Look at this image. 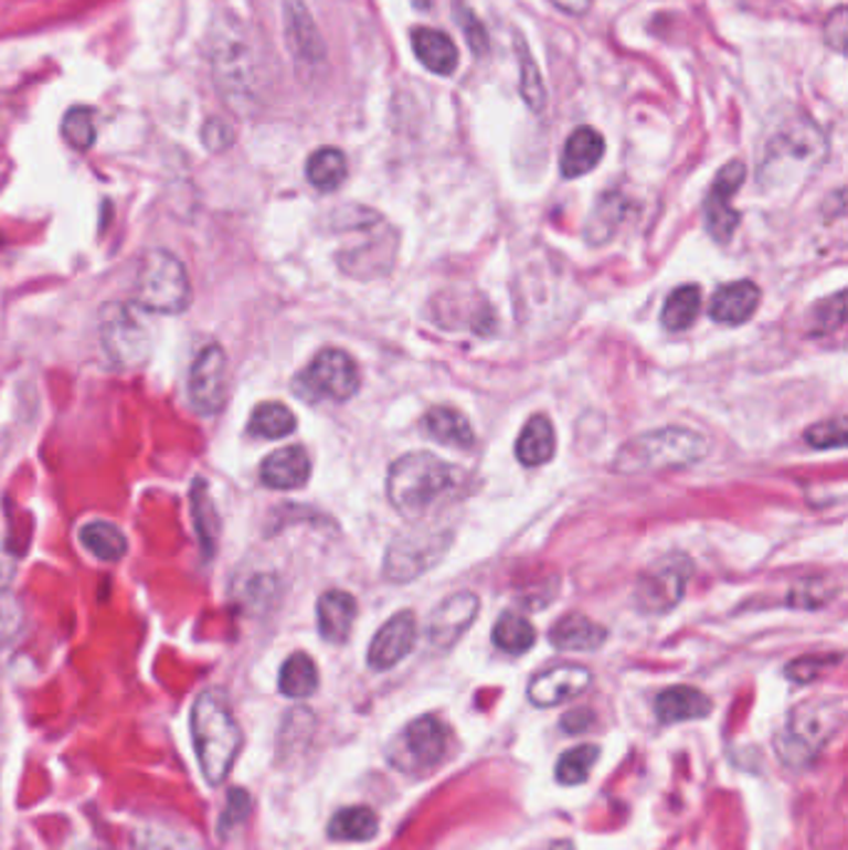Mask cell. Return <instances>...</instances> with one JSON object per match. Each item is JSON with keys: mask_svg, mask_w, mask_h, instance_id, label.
Instances as JSON below:
<instances>
[{"mask_svg": "<svg viewBox=\"0 0 848 850\" xmlns=\"http://www.w3.org/2000/svg\"><path fill=\"white\" fill-rule=\"evenodd\" d=\"M846 704L841 697L806 699L788 711L786 726L776 741L778 758L792 768H806L844 726Z\"/></svg>", "mask_w": 848, "mask_h": 850, "instance_id": "5b68a950", "label": "cell"}, {"mask_svg": "<svg viewBox=\"0 0 848 850\" xmlns=\"http://www.w3.org/2000/svg\"><path fill=\"white\" fill-rule=\"evenodd\" d=\"M834 661H841V655H836V657H802L786 667V677L798 681V684H806V681H814L818 674H824L828 667H834Z\"/></svg>", "mask_w": 848, "mask_h": 850, "instance_id": "f6af8a7d", "label": "cell"}, {"mask_svg": "<svg viewBox=\"0 0 848 850\" xmlns=\"http://www.w3.org/2000/svg\"><path fill=\"white\" fill-rule=\"evenodd\" d=\"M379 833V816L369 806H351L341 808L337 816L329 820V838L333 840H353L363 843Z\"/></svg>", "mask_w": 848, "mask_h": 850, "instance_id": "f546056e", "label": "cell"}, {"mask_svg": "<svg viewBox=\"0 0 848 850\" xmlns=\"http://www.w3.org/2000/svg\"><path fill=\"white\" fill-rule=\"evenodd\" d=\"M593 721H595L593 711H587V709H575V711H570V714L562 716L560 729H562V731H568V734L577 736V734H585V731H587L590 726H593Z\"/></svg>", "mask_w": 848, "mask_h": 850, "instance_id": "f907efd6", "label": "cell"}, {"mask_svg": "<svg viewBox=\"0 0 848 850\" xmlns=\"http://www.w3.org/2000/svg\"><path fill=\"white\" fill-rule=\"evenodd\" d=\"M61 132L65 137V142L71 145L73 150H81V152L91 150L97 140L95 113L91 110V107H83V105L71 107V110H67L63 117Z\"/></svg>", "mask_w": 848, "mask_h": 850, "instance_id": "f35d334b", "label": "cell"}, {"mask_svg": "<svg viewBox=\"0 0 848 850\" xmlns=\"http://www.w3.org/2000/svg\"><path fill=\"white\" fill-rule=\"evenodd\" d=\"M132 850H202L192 836L167 826H142L132 836Z\"/></svg>", "mask_w": 848, "mask_h": 850, "instance_id": "74e56055", "label": "cell"}, {"mask_svg": "<svg viewBox=\"0 0 848 850\" xmlns=\"http://www.w3.org/2000/svg\"><path fill=\"white\" fill-rule=\"evenodd\" d=\"M202 142L210 152H224L234 145V130L226 120H220V117H210L202 125Z\"/></svg>", "mask_w": 848, "mask_h": 850, "instance_id": "bcb514c9", "label": "cell"}, {"mask_svg": "<svg viewBox=\"0 0 848 850\" xmlns=\"http://www.w3.org/2000/svg\"><path fill=\"white\" fill-rule=\"evenodd\" d=\"M187 395L197 413L214 415L224 408L226 401V353L222 346H204L187 379Z\"/></svg>", "mask_w": 848, "mask_h": 850, "instance_id": "4fadbf2b", "label": "cell"}, {"mask_svg": "<svg viewBox=\"0 0 848 850\" xmlns=\"http://www.w3.org/2000/svg\"><path fill=\"white\" fill-rule=\"evenodd\" d=\"M319 689V671L314 659L304 651L292 655L279 671V691L289 699H307Z\"/></svg>", "mask_w": 848, "mask_h": 850, "instance_id": "f1b7e54d", "label": "cell"}, {"mask_svg": "<svg viewBox=\"0 0 848 850\" xmlns=\"http://www.w3.org/2000/svg\"><path fill=\"white\" fill-rule=\"evenodd\" d=\"M844 291H836L831 299L822 301L814 311V333L836 331L844 326L846 319V306H844Z\"/></svg>", "mask_w": 848, "mask_h": 850, "instance_id": "ee69618b", "label": "cell"}, {"mask_svg": "<svg viewBox=\"0 0 848 850\" xmlns=\"http://www.w3.org/2000/svg\"><path fill=\"white\" fill-rule=\"evenodd\" d=\"M709 453V440L689 428H659L643 433V436L625 443L615 456V472H657V470H682L704 460Z\"/></svg>", "mask_w": 848, "mask_h": 850, "instance_id": "8992f818", "label": "cell"}, {"mask_svg": "<svg viewBox=\"0 0 848 850\" xmlns=\"http://www.w3.org/2000/svg\"><path fill=\"white\" fill-rule=\"evenodd\" d=\"M413 53L426 71L441 77H451L458 71V47L453 38L436 28H413L411 31Z\"/></svg>", "mask_w": 848, "mask_h": 850, "instance_id": "44dd1931", "label": "cell"}, {"mask_svg": "<svg viewBox=\"0 0 848 850\" xmlns=\"http://www.w3.org/2000/svg\"><path fill=\"white\" fill-rule=\"evenodd\" d=\"M627 214V200L617 192H607L603 194V200L595 204L593 216L587 220V230H585V240L590 244H605L610 236L615 234V230L623 224Z\"/></svg>", "mask_w": 848, "mask_h": 850, "instance_id": "1f68e13d", "label": "cell"}, {"mask_svg": "<svg viewBox=\"0 0 848 850\" xmlns=\"http://www.w3.org/2000/svg\"><path fill=\"white\" fill-rule=\"evenodd\" d=\"M657 719L662 724H679L689 719H704L712 711V701L695 687H669L655 701Z\"/></svg>", "mask_w": 848, "mask_h": 850, "instance_id": "d4e9b609", "label": "cell"}, {"mask_svg": "<svg viewBox=\"0 0 848 850\" xmlns=\"http://www.w3.org/2000/svg\"><path fill=\"white\" fill-rule=\"evenodd\" d=\"M361 373L347 351L324 349L309 369L297 375L294 391L307 401H337L343 403L359 393Z\"/></svg>", "mask_w": 848, "mask_h": 850, "instance_id": "30bf717a", "label": "cell"}, {"mask_svg": "<svg viewBox=\"0 0 848 850\" xmlns=\"http://www.w3.org/2000/svg\"><path fill=\"white\" fill-rule=\"evenodd\" d=\"M759 299H762V291H759V286L754 281L727 284L712 296L709 316L719 323L739 326L752 319L759 306Z\"/></svg>", "mask_w": 848, "mask_h": 850, "instance_id": "7402d4cb", "label": "cell"}, {"mask_svg": "<svg viewBox=\"0 0 848 850\" xmlns=\"http://www.w3.org/2000/svg\"><path fill=\"white\" fill-rule=\"evenodd\" d=\"M135 304L145 311L165 316L190 309L192 281L187 266L167 249L147 252L137 269Z\"/></svg>", "mask_w": 848, "mask_h": 850, "instance_id": "52a82bcc", "label": "cell"}, {"mask_svg": "<svg viewBox=\"0 0 848 850\" xmlns=\"http://www.w3.org/2000/svg\"><path fill=\"white\" fill-rule=\"evenodd\" d=\"M418 625L413 612H399L393 615L386 625H383L377 637H373L369 647V667L377 671H386L396 667L401 659L411 655L413 645H416Z\"/></svg>", "mask_w": 848, "mask_h": 850, "instance_id": "ac0fdd59", "label": "cell"}, {"mask_svg": "<svg viewBox=\"0 0 848 850\" xmlns=\"http://www.w3.org/2000/svg\"><path fill=\"white\" fill-rule=\"evenodd\" d=\"M284 41L299 67H319L327 63V43L304 0H284Z\"/></svg>", "mask_w": 848, "mask_h": 850, "instance_id": "9a60e30c", "label": "cell"}, {"mask_svg": "<svg viewBox=\"0 0 848 850\" xmlns=\"http://www.w3.org/2000/svg\"><path fill=\"white\" fill-rule=\"evenodd\" d=\"M21 627V609L11 595H0V647L8 645Z\"/></svg>", "mask_w": 848, "mask_h": 850, "instance_id": "7dc6e473", "label": "cell"}, {"mask_svg": "<svg viewBox=\"0 0 848 850\" xmlns=\"http://www.w3.org/2000/svg\"><path fill=\"white\" fill-rule=\"evenodd\" d=\"M478 612L480 599L473 592H458V595L443 599L428 619V641L436 649H451L476 621Z\"/></svg>", "mask_w": 848, "mask_h": 850, "instance_id": "e0dca14e", "label": "cell"}, {"mask_svg": "<svg viewBox=\"0 0 848 850\" xmlns=\"http://www.w3.org/2000/svg\"><path fill=\"white\" fill-rule=\"evenodd\" d=\"M605 155V137L600 135L595 127H577V130L568 137L565 147H562L560 157V172L568 180H577L587 172H593Z\"/></svg>", "mask_w": 848, "mask_h": 850, "instance_id": "ffe728a7", "label": "cell"}, {"mask_svg": "<svg viewBox=\"0 0 848 850\" xmlns=\"http://www.w3.org/2000/svg\"><path fill=\"white\" fill-rule=\"evenodd\" d=\"M593 684V671L583 665H555L532 677L528 699L540 709L560 706L583 694Z\"/></svg>", "mask_w": 848, "mask_h": 850, "instance_id": "2e32d148", "label": "cell"}, {"mask_svg": "<svg viewBox=\"0 0 848 850\" xmlns=\"http://www.w3.org/2000/svg\"><path fill=\"white\" fill-rule=\"evenodd\" d=\"M319 635L331 645H343L349 639L353 619H357V599L343 589H329L317 605Z\"/></svg>", "mask_w": 848, "mask_h": 850, "instance_id": "603a6c76", "label": "cell"}, {"mask_svg": "<svg viewBox=\"0 0 848 850\" xmlns=\"http://www.w3.org/2000/svg\"><path fill=\"white\" fill-rule=\"evenodd\" d=\"M214 85L234 110H250L262 97V63L246 28L232 15H216L210 31Z\"/></svg>", "mask_w": 848, "mask_h": 850, "instance_id": "3957f363", "label": "cell"}, {"mask_svg": "<svg viewBox=\"0 0 848 850\" xmlns=\"http://www.w3.org/2000/svg\"><path fill=\"white\" fill-rule=\"evenodd\" d=\"M702 311V291L697 284H685L669 294L662 309V326L667 331H687Z\"/></svg>", "mask_w": 848, "mask_h": 850, "instance_id": "d6a6232c", "label": "cell"}, {"mask_svg": "<svg viewBox=\"0 0 848 850\" xmlns=\"http://www.w3.org/2000/svg\"><path fill=\"white\" fill-rule=\"evenodd\" d=\"M516 456L522 466L528 468L545 466V463L555 456V431H552V423L545 415H532L526 423V428H522L518 438Z\"/></svg>", "mask_w": 848, "mask_h": 850, "instance_id": "4316f807", "label": "cell"}, {"mask_svg": "<svg viewBox=\"0 0 848 850\" xmlns=\"http://www.w3.org/2000/svg\"><path fill=\"white\" fill-rule=\"evenodd\" d=\"M804 440L808 443V446L818 448V450L844 448L846 446V423H844V418L816 423L804 433Z\"/></svg>", "mask_w": 848, "mask_h": 850, "instance_id": "7bdbcfd3", "label": "cell"}, {"mask_svg": "<svg viewBox=\"0 0 848 850\" xmlns=\"http://www.w3.org/2000/svg\"><path fill=\"white\" fill-rule=\"evenodd\" d=\"M451 545V535L441 530L431 528H409L401 535L393 538V542L386 550V560H383V577L403 585L421 577L423 572H428L436 562L446 555Z\"/></svg>", "mask_w": 848, "mask_h": 850, "instance_id": "9c48e42d", "label": "cell"}, {"mask_svg": "<svg viewBox=\"0 0 848 850\" xmlns=\"http://www.w3.org/2000/svg\"><path fill=\"white\" fill-rule=\"evenodd\" d=\"M689 575H692V562L682 555H672L655 567H649L637 582L635 602L649 615H665L677 602L685 597Z\"/></svg>", "mask_w": 848, "mask_h": 850, "instance_id": "7c38bea8", "label": "cell"}, {"mask_svg": "<svg viewBox=\"0 0 848 850\" xmlns=\"http://www.w3.org/2000/svg\"><path fill=\"white\" fill-rule=\"evenodd\" d=\"M746 180L744 162H729L714 177L712 190L704 200V224L712 240L719 244L732 242L739 224V212L732 206V196L739 192V187Z\"/></svg>", "mask_w": 848, "mask_h": 850, "instance_id": "5bb4252c", "label": "cell"}, {"mask_svg": "<svg viewBox=\"0 0 848 850\" xmlns=\"http://www.w3.org/2000/svg\"><path fill=\"white\" fill-rule=\"evenodd\" d=\"M311 476V460L301 446L274 450L262 463L259 478L272 490H294L307 486Z\"/></svg>", "mask_w": 848, "mask_h": 850, "instance_id": "d6986e66", "label": "cell"}, {"mask_svg": "<svg viewBox=\"0 0 848 850\" xmlns=\"http://www.w3.org/2000/svg\"><path fill=\"white\" fill-rule=\"evenodd\" d=\"M448 754V729L436 716H421L401 731L391 746V764L406 774H426L443 764Z\"/></svg>", "mask_w": 848, "mask_h": 850, "instance_id": "8fae6325", "label": "cell"}, {"mask_svg": "<svg viewBox=\"0 0 848 850\" xmlns=\"http://www.w3.org/2000/svg\"><path fill=\"white\" fill-rule=\"evenodd\" d=\"M75 850H107V848L100 843H83V846H77Z\"/></svg>", "mask_w": 848, "mask_h": 850, "instance_id": "db71d44e", "label": "cell"}, {"mask_svg": "<svg viewBox=\"0 0 848 850\" xmlns=\"http://www.w3.org/2000/svg\"><path fill=\"white\" fill-rule=\"evenodd\" d=\"M552 6L558 8V11L568 13V15H585L590 11V6H593V0H550Z\"/></svg>", "mask_w": 848, "mask_h": 850, "instance_id": "816d5d0a", "label": "cell"}, {"mask_svg": "<svg viewBox=\"0 0 848 850\" xmlns=\"http://www.w3.org/2000/svg\"><path fill=\"white\" fill-rule=\"evenodd\" d=\"M516 47H518V65H520V95L526 105L532 113H542L548 103V91L545 83H542L540 67L532 61V53L528 51V45L522 38H516Z\"/></svg>", "mask_w": 848, "mask_h": 850, "instance_id": "8d00e7d4", "label": "cell"}, {"mask_svg": "<svg viewBox=\"0 0 848 850\" xmlns=\"http://www.w3.org/2000/svg\"><path fill=\"white\" fill-rule=\"evenodd\" d=\"M81 542L103 562H120L127 555V540L113 522H87L81 530Z\"/></svg>", "mask_w": 848, "mask_h": 850, "instance_id": "836d02e7", "label": "cell"}, {"mask_svg": "<svg viewBox=\"0 0 848 850\" xmlns=\"http://www.w3.org/2000/svg\"><path fill=\"white\" fill-rule=\"evenodd\" d=\"M597 756H600V746H590V744L565 751V754L560 756L558 768H555V776H558L560 784H565V786L585 784L587 776H590V768L595 766Z\"/></svg>", "mask_w": 848, "mask_h": 850, "instance_id": "ab89813d", "label": "cell"}, {"mask_svg": "<svg viewBox=\"0 0 848 850\" xmlns=\"http://www.w3.org/2000/svg\"><path fill=\"white\" fill-rule=\"evenodd\" d=\"M492 641H496L498 649L508 651V655H526V651L536 645V627H532L526 617L506 612V615L496 621Z\"/></svg>", "mask_w": 848, "mask_h": 850, "instance_id": "d590c367", "label": "cell"}, {"mask_svg": "<svg viewBox=\"0 0 848 850\" xmlns=\"http://www.w3.org/2000/svg\"><path fill=\"white\" fill-rule=\"evenodd\" d=\"M137 304H107L100 316L103 351L117 369H137L152 353V329Z\"/></svg>", "mask_w": 848, "mask_h": 850, "instance_id": "ba28073f", "label": "cell"}, {"mask_svg": "<svg viewBox=\"0 0 848 850\" xmlns=\"http://www.w3.org/2000/svg\"><path fill=\"white\" fill-rule=\"evenodd\" d=\"M190 731L204 780L210 786H222L242 748V729L236 724L224 691L206 689L197 697Z\"/></svg>", "mask_w": 848, "mask_h": 850, "instance_id": "277c9868", "label": "cell"}, {"mask_svg": "<svg viewBox=\"0 0 848 850\" xmlns=\"http://www.w3.org/2000/svg\"><path fill=\"white\" fill-rule=\"evenodd\" d=\"M550 645L562 651H595L605 645L607 629L585 615H565L550 629Z\"/></svg>", "mask_w": 848, "mask_h": 850, "instance_id": "cb8c5ba5", "label": "cell"}, {"mask_svg": "<svg viewBox=\"0 0 848 850\" xmlns=\"http://www.w3.org/2000/svg\"><path fill=\"white\" fill-rule=\"evenodd\" d=\"M349 164L347 157L337 147H321L314 152L307 162V180L311 187H317L319 192H333L347 182Z\"/></svg>", "mask_w": 848, "mask_h": 850, "instance_id": "83f0119b", "label": "cell"}, {"mask_svg": "<svg viewBox=\"0 0 848 850\" xmlns=\"http://www.w3.org/2000/svg\"><path fill=\"white\" fill-rule=\"evenodd\" d=\"M838 587L831 582V577H808L802 580L794 589L788 592V607L794 609H818L824 607L826 602H831Z\"/></svg>", "mask_w": 848, "mask_h": 850, "instance_id": "60d3db41", "label": "cell"}, {"mask_svg": "<svg viewBox=\"0 0 848 850\" xmlns=\"http://www.w3.org/2000/svg\"><path fill=\"white\" fill-rule=\"evenodd\" d=\"M828 140L822 127L804 113L786 115L768 132L756 180L764 192H792L798 184L812 180L824 164Z\"/></svg>", "mask_w": 848, "mask_h": 850, "instance_id": "6da1fadb", "label": "cell"}, {"mask_svg": "<svg viewBox=\"0 0 848 850\" xmlns=\"http://www.w3.org/2000/svg\"><path fill=\"white\" fill-rule=\"evenodd\" d=\"M294 431H297V415H294L287 405L276 401L259 403L250 418L252 436H259L266 440L287 438Z\"/></svg>", "mask_w": 848, "mask_h": 850, "instance_id": "4dcf8cb0", "label": "cell"}, {"mask_svg": "<svg viewBox=\"0 0 848 850\" xmlns=\"http://www.w3.org/2000/svg\"><path fill=\"white\" fill-rule=\"evenodd\" d=\"M413 3H416L418 8H431L433 0H413Z\"/></svg>", "mask_w": 848, "mask_h": 850, "instance_id": "11a10c76", "label": "cell"}, {"mask_svg": "<svg viewBox=\"0 0 848 850\" xmlns=\"http://www.w3.org/2000/svg\"><path fill=\"white\" fill-rule=\"evenodd\" d=\"M252 810V798L250 794H246L244 788H232L230 794H226V804H224V810L220 816V824H216V830H220V836H232V830L240 828L246 816H250Z\"/></svg>", "mask_w": 848, "mask_h": 850, "instance_id": "b9f144b4", "label": "cell"}, {"mask_svg": "<svg viewBox=\"0 0 848 850\" xmlns=\"http://www.w3.org/2000/svg\"><path fill=\"white\" fill-rule=\"evenodd\" d=\"M192 518H194L197 535H200V542H202V550L206 555H212L216 535H220V518H216L210 488H206V482L202 478H197L192 486Z\"/></svg>", "mask_w": 848, "mask_h": 850, "instance_id": "e575fe53", "label": "cell"}, {"mask_svg": "<svg viewBox=\"0 0 848 850\" xmlns=\"http://www.w3.org/2000/svg\"><path fill=\"white\" fill-rule=\"evenodd\" d=\"M550 850H575V846L570 840H558V843L550 846Z\"/></svg>", "mask_w": 848, "mask_h": 850, "instance_id": "f5cc1de1", "label": "cell"}, {"mask_svg": "<svg viewBox=\"0 0 848 850\" xmlns=\"http://www.w3.org/2000/svg\"><path fill=\"white\" fill-rule=\"evenodd\" d=\"M460 25H463V33H466L468 38V45L476 51L478 55L486 53L488 47V41H486V31H483V25L476 15H473L470 11H463L460 15Z\"/></svg>", "mask_w": 848, "mask_h": 850, "instance_id": "c3c4849f", "label": "cell"}, {"mask_svg": "<svg viewBox=\"0 0 848 850\" xmlns=\"http://www.w3.org/2000/svg\"><path fill=\"white\" fill-rule=\"evenodd\" d=\"M460 486L458 472L433 453H406L391 463L386 496L403 520L423 522L448 506Z\"/></svg>", "mask_w": 848, "mask_h": 850, "instance_id": "7a4b0ae2", "label": "cell"}, {"mask_svg": "<svg viewBox=\"0 0 848 850\" xmlns=\"http://www.w3.org/2000/svg\"><path fill=\"white\" fill-rule=\"evenodd\" d=\"M844 41H846V8L838 6L836 11L828 15L826 21V43L834 45L838 53L844 51Z\"/></svg>", "mask_w": 848, "mask_h": 850, "instance_id": "681fc988", "label": "cell"}, {"mask_svg": "<svg viewBox=\"0 0 848 850\" xmlns=\"http://www.w3.org/2000/svg\"><path fill=\"white\" fill-rule=\"evenodd\" d=\"M423 431L436 443H443V446L470 448L476 443L466 415L456 408H446V405H438V408H431L423 415Z\"/></svg>", "mask_w": 848, "mask_h": 850, "instance_id": "484cf974", "label": "cell"}]
</instances>
